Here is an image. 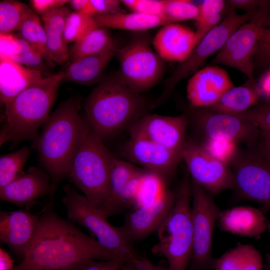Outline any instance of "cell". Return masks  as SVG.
Wrapping results in <instances>:
<instances>
[{"label":"cell","instance_id":"51","mask_svg":"<svg viewBox=\"0 0 270 270\" xmlns=\"http://www.w3.org/2000/svg\"><path fill=\"white\" fill-rule=\"evenodd\" d=\"M102 261H92L86 264L82 270H100Z\"/></svg>","mask_w":270,"mask_h":270},{"label":"cell","instance_id":"47","mask_svg":"<svg viewBox=\"0 0 270 270\" xmlns=\"http://www.w3.org/2000/svg\"><path fill=\"white\" fill-rule=\"evenodd\" d=\"M256 84L261 98L270 102V69L262 76Z\"/></svg>","mask_w":270,"mask_h":270},{"label":"cell","instance_id":"36","mask_svg":"<svg viewBox=\"0 0 270 270\" xmlns=\"http://www.w3.org/2000/svg\"><path fill=\"white\" fill-rule=\"evenodd\" d=\"M164 16L170 24L195 20L198 8L188 0H163Z\"/></svg>","mask_w":270,"mask_h":270},{"label":"cell","instance_id":"15","mask_svg":"<svg viewBox=\"0 0 270 270\" xmlns=\"http://www.w3.org/2000/svg\"><path fill=\"white\" fill-rule=\"evenodd\" d=\"M189 124L186 114L172 116L146 114L128 130L131 137L150 140L182 154Z\"/></svg>","mask_w":270,"mask_h":270},{"label":"cell","instance_id":"42","mask_svg":"<svg viewBox=\"0 0 270 270\" xmlns=\"http://www.w3.org/2000/svg\"><path fill=\"white\" fill-rule=\"evenodd\" d=\"M238 114L254 122L260 130H270V102L258 104Z\"/></svg>","mask_w":270,"mask_h":270},{"label":"cell","instance_id":"21","mask_svg":"<svg viewBox=\"0 0 270 270\" xmlns=\"http://www.w3.org/2000/svg\"><path fill=\"white\" fill-rule=\"evenodd\" d=\"M158 55L164 60H185L197 44L195 32L177 24L164 25L157 32L152 41Z\"/></svg>","mask_w":270,"mask_h":270},{"label":"cell","instance_id":"45","mask_svg":"<svg viewBox=\"0 0 270 270\" xmlns=\"http://www.w3.org/2000/svg\"><path fill=\"white\" fill-rule=\"evenodd\" d=\"M262 0H230L227 2L230 8H240L246 11V12H255Z\"/></svg>","mask_w":270,"mask_h":270},{"label":"cell","instance_id":"24","mask_svg":"<svg viewBox=\"0 0 270 270\" xmlns=\"http://www.w3.org/2000/svg\"><path fill=\"white\" fill-rule=\"evenodd\" d=\"M42 72L0 58V100L5 105L25 88L42 80Z\"/></svg>","mask_w":270,"mask_h":270},{"label":"cell","instance_id":"27","mask_svg":"<svg viewBox=\"0 0 270 270\" xmlns=\"http://www.w3.org/2000/svg\"><path fill=\"white\" fill-rule=\"evenodd\" d=\"M98 28H118L143 32L159 26L170 24L165 17L141 13L123 12L93 17Z\"/></svg>","mask_w":270,"mask_h":270},{"label":"cell","instance_id":"46","mask_svg":"<svg viewBox=\"0 0 270 270\" xmlns=\"http://www.w3.org/2000/svg\"><path fill=\"white\" fill-rule=\"evenodd\" d=\"M256 146L270 160V130H260V136Z\"/></svg>","mask_w":270,"mask_h":270},{"label":"cell","instance_id":"13","mask_svg":"<svg viewBox=\"0 0 270 270\" xmlns=\"http://www.w3.org/2000/svg\"><path fill=\"white\" fill-rule=\"evenodd\" d=\"M186 116L200 136L197 141L226 140L250 146L256 144L260 136L256 124L238 114L203 108H192Z\"/></svg>","mask_w":270,"mask_h":270},{"label":"cell","instance_id":"39","mask_svg":"<svg viewBox=\"0 0 270 270\" xmlns=\"http://www.w3.org/2000/svg\"><path fill=\"white\" fill-rule=\"evenodd\" d=\"M144 172V169H140L125 186L119 198L117 208L118 214L136 204Z\"/></svg>","mask_w":270,"mask_h":270},{"label":"cell","instance_id":"9","mask_svg":"<svg viewBox=\"0 0 270 270\" xmlns=\"http://www.w3.org/2000/svg\"><path fill=\"white\" fill-rule=\"evenodd\" d=\"M150 42L149 36L141 32L125 46L118 48L116 56L122 78L140 94L156 85L164 70V60L152 48Z\"/></svg>","mask_w":270,"mask_h":270},{"label":"cell","instance_id":"31","mask_svg":"<svg viewBox=\"0 0 270 270\" xmlns=\"http://www.w3.org/2000/svg\"><path fill=\"white\" fill-rule=\"evenodd\" d=\"M114 44L107 28H96L74 42L69 53L70 62L101 52Z\"/></svg>","mask_w":270,"mask_h":270},{"label":"cell","instance_id":"5","mask_svg":"<svg viewBox=\"0 0 270 270\" xmlns=\"http://www.w3.org/2000/svg\"><path fill=\"white\" fill-rule=\"evenodd\" d=\"M191 179L184 172L174 203L156 231L154 253L166 259L169 270H188L193 242L191 214Z\"/></svg>","mask_w":270,"mask_h":270},{"label":"cell","instance_id":"19","mask_svg":"<svg viewBox=\"0 0 270 270\" xmlns=\"http://www.w3.org/2000/svg\"><path fill=\"white\" fill-rule=\"evenodd\" d=\"M55 190L50 177L44 168L31 166L0 188V199L19 206H26L48 194L52 196Z\"/></svg>","mask_w":270,"mask_h":270},{"label":"cell","instance_id":"33","mask_svg":"<svg viewBox=\"0 0 270 270\" xmlns=\"http://www.w3.org/2000/svg\"><path fill=\"white\" fill-rule=\"evenodd\" d=\"M30 154L25 146L0 157V188L10 182L24 172L23 169Z\"/></svg>","mask_w":270,"mask_h":270},{"label":"cell","instance_id":"18","mask_svg":"<svg viewBox=\"0 0 270 270\" xmlns=\"http://www.w3.org/2000/svg\"><path fill=\"white\" fill-rule=\"evenodd\" d=\"M234 86L228 74L216 66H210L197 72L189 79L187 97L192 108L211 106Z\"/></svg>","mask_w":270,"mask_h":270},{"label":"cell","instance_id":"20","mask_svg":"<svg viewBox=\"0 0 270 270\" xmlns=\"http://www.w3.org/2000/svg\"><path fill=\"white\" fill-rule=\"evenodd\" d=\"M40 216L25 210L0 212V240L22 256L34 240Z\"/></svg>","mask_w":270,"mask_h":270},{"label":"cell","instance_id":"4","mask_svg":"<svg viewBox=\"0 0 270 270\" xmlns=\"http://www.w3.org/2000/svg\"><path fill=\"white\" fill-rule=\"evenodd\" d=\"M64 76V70H62L44 77L4 105L0 146L8 142L18 144L24 140H32L36 142L39 128L50 114Z\"/></svg>","mask_w":270,"mask_h":270},{"label":"cell","instance_id":"22","mask_svg":"<svg viewBox=\"0 0 270 270\" xmlns=\"http://www.w3.org/2000/svg\"><path fill=\"white\" fill-rule=\"evenodd\" d=\"M262 210L251 206H237L220 212V230L232 234L258 238L267 229Z\"/></svg>","mask_w":270,"mask_h":270},{"label":"cell","instance_id":"28","mask_svg":"<svg viewBox=\"0 0 270 270\" xmlns=\"http://www.w3.org/2000/svg\"><path fill=\"white\" fill-rule=\"evenodd\" d=\"M261 96L254 80L234 86L213 106L211 109L232 114H239L258 104Z\"/></svg>","mask_w":270,"mask_h":270},{"label":"cell","instance_id":"55","mask_svg":"<svg viewBox=\"0 0 270 270\" xmlns=\"http://www.w3.org/2000/svg\"><path fill=\"white\" fill-rule=\"evenodd\" d=\"M267 260L268 261V263L270 268V254H268L266 256Z\"/></svg>","mask_w":270,"mask_h":270},{"label":"cell","instance_id":"14","mask_svg":"<svg viewBox=\"0 0 270 270\" xmlns=\"http://www.w3.org/2000/svg\"><path fill=\"white\" fill-rule=\"evenodd\" d=\"M182 160L191 180L211 194L234 190L236 179L230 166L210 154L196 140L187 139L182 152Z\"/></svg>","mask_w":270,"mask_h":270},{"label":"cell","instance_id":"49","mask_svg":"<svg viewBox=\"0 0 270 270\" xmlns=\"http://www.w3.org/2000/svg\"><path fill=\"white\" fill-rule=\"evenodd\" d=\"M14 260L4 250L0 248V270H14Z\"/></svg>","mask_w":270,"mask_h":270},{"label":"cell","instance_id":"54","mask_svg":"<svg viewBox=\"0 0 270 270\" xmlns=\"http://www.w3.org/2000/svg\"><path fill=\"white\" fill-rule=\"evenodd\" d=\"M266 225H267V230L268 231L270 237V220H267Z\"/></svg>","mask_w":270,"mask_h":270},{"label":"cell","instance_id":"34","mask_svg":"<svg viewBox=\"0 0 270 270\" xmlns=\"http://www.w3.org/2000/svg\"><path fill=\"white\" fill-rule=\"evenodd\" d=\"M29 6L16 0L0 2V34H8L18 30Z\"/></svg>","mask_w":270,"mask_h":270},{"label":"cell","instance_id":"32","mask_svg":"<svg viewBox=\"0 0 270 270\" xmlns=\"http://www.w3.org/2000/svg\"><path fill=\"white\" fill-rule=\"evenodd\" d=\"M224 3L222 0H205L198 6V13L195 19L197 44L218 25Z\"/></svg>","mask_w":270,"mask_h":270},{"label":"cell","instance_id":"41","mask_svg":"<svg viewBox=\"0 0 270 270\" xmlns=\"http://www.w3.org/2000/svg\"><path fill=\"white\" fill-rule=\"evenodd\" d=\"M121 2L134 12L165 17L163 0H122Z\"/></svg>","mask_w":270,"mask_h":270},{"label":"cell","instance_id":"6","mask_svg":"<svg viewBox=\"0 0 270 270\" xmlns=\"http://www.w3.org/2000/svg\"><path fill=\"white\" fill-rule=\"evenodd\" d=\"M112 154L86 122L82 140L67 178L99 210L108 196Z\"/></svg>","mask_w":270,"mask_h":270},{"label":"cell","instance_id":"52","mask_svg":"<svg viewBox=\"0 0 270 270\" xmlns=\"http://www.w3.org/2000/svg\"><path fill=\"white\" fill-rule=\"evenodd\" d=\"M260 42H265L270 48V29H268V28L266 29L263 34Z\"/></svg>","mask_w":270,"mask_h":270},{"label":"cell","instance_id":"38","mask_svg":"<svg viewBox=\"0 0 270 270\" xmlns=\"http://www.w3.org/2000/svg\"><path fill=\"white\" fill-rule=\"evenodd\" d=\"M20 43L19 52L10 59L24 66L42 72L44 68V59L41 52L21 38Z\"/></svg>","mask_w":270,"mask_h":270},{"label":"cell","instance_id":"7","mask_svg":"<svg viewBox=\"0 0 270 270\" xmlns=\"http://www.w3.org/2000/svg\"><path fill=\"white\" fill-rule=\"evenodd\" d=\"M62 202L70 222L86 229L94 239L123 264H133L138 257L120 228L109 223L100 211L71 186H64Z\"/></svg>","mask_w":270,"mask_h":270},{"label":"cell","instance_id":"12","mask_svg":"<svg viewBox=\"0 0 270 270\" xmlns=\"http://www.w3.org/2000/svg\"><path fill=\"white\" fill-rule=\"evenodd\" d=\"M191 195L193 242L188 270H214L212 237L221 210L212 194L192 180Z\"/></svg>","mask_w":270,"mask_h":270},{"label":"cell","instance_id":"8","mask_svg":"<svg viewBox=\"0 0 270 270\" xmlns=\"http://www.w3.org/2000/svg\"><path fill=\"white\" fill-rule=\"evenodd\" d=\"M270 25V0H262L251 18L230 34L211 62L212 66L222 64L234 68L248 80H254V57Z\"/></svg>","mask_w":270,"mask_h":270},{"label":"cell","instance_id":"3","mask_svg":"<svg viewBox=\"0 0 270 270\" xmlns=\"http://www.w3.org/2000/svg\"><path fill=\"white\" fill-rule=\"evenodd\" d=\"M80 109L78 99L62 102L50 114L34 142L40 164L55 190L67 177L84 135L86 121L81 118Z\"/></svg>","mask_w":270,"mask_h":270},{"label":"cell","instance_id":"43","mask_svg":"<svg viewBox=\"0 0 270 270\" xmlns=\"http://www.w3.org/2000/svg\"><path fill=\"white\" fill-rule=\"evenodd\" d=\"M20 38L10 33L0 34V58L10 59L19 52Z\"/></svg>","mask_w":270,"mask_h":270},{"label":"cell","instance_id":"44","mask_svg":"<svg viewBox=\"0 0 270 270\" xmlns=\"http://www.w3.org/2000/svg\"><path fill=\"white\" fill-rule=\"evenodd\" d=\"M67 0H31V6L37 14L42 16L56 9L64 6Z\"/></svg>","mask_w":270,"mask_h":270},{"label":"cell","instance_id":"1","mask_svg":"<svg viewBox=\"0 0 270 270\" xmlns=\"http://www.w3.org/2000/svg\"><path fill=\"white\" fill-rule=\"evenodd\" d=\"M96 260H118L94 238L49 208L40 216L36 234L14 270H82Z\"/></svg>","mask_w":270,"mask_h":270},{"label":"cell","instance_id":"10","mask_svg":"<svg viewBox=\"0 0 270 270\" xmlns=\"http://www.w3.org/2000/svg\"><path fill=\"white\" fill-rule=\"evenodd\" d=\"M229 166L234 174L238 198L270 212V160L254 144L239 148Z\"/></svg>","mask_w":270,"mask_h":270},{"label":"cell","instance_id":"50","mask_svg":"<svg viewBox=\"0 0 270 270\" xmlns=\"http://www.w3.org/2000/svg\"><path fill=\"white\" fill-rule=\"evenodd\" d=\"M88 0H70L68 4L74 12L80 13L84 8Z\"/></svg>","mask_w":270,"mask_h":270},{"label":"cell","instance_id":"11","mask_svg":"<svg viewBox=\"0 0 270 270\" xmlns=\"http://www.w3.org/2000/svg\"><path fill=\"white\" fill-rule=\"evenodd\" d=\"M254 12L239 14L235 9L230 8L226 18L201 40L188 57L180 62L165 80L162 92L152 102L150 108H154L164 102L176 86L182 80L194 74L206 58L220 50L230 34L248 21Z\"/></svg>","mask_w":270,"mask_h":270},{"label":"cell","instance_id":"53","mask_svg":"<svg viewBox=\"0 0 270 270\" xmlns=\"http://www.w3.org/2000/svg\"><path fill=\"white\" fill-rule=\"evenodd\" d=\"M122 270H134V268L132 264H124Z\"/></svg>","mask_w":270,"mask_h":270},{"label":"cell","instance_id":"16","mask_svg":"<svg viewBox=\"0 0 270 270\" xmlns=\"http://www.w3.org/2000/svg\"><path fill=\"white\" fill-rule=\"evenodd\" d=\"M120 154L130 162L164 178L174 174L182 160L181 154L140 137L130 136Z\"/></svg>","mask_w":270,"mask_h":270},{"label":"cell","instance_id":"23","mask_svg":"<svg viewBox=\"0 0 270 270\" xmlns=\"http://www.w3.org/2000/svg\"><path fill=\"white\" fill-rule=\"evenodd\" d=\"M118 48L114 44L98 54L84 57L71 62L64 70L62 82H70L90 86L99 83Z\"/></svg>","mask_w":270,"mask_h":270},{"label":"cell","instance_id":"2","mask_svg":"<svg viewBox=\"0 0 270 270\" xmlns=\"http://www.w3.org/2000/svg\"><path fill=\"white\" fill-rule=\"evenodd\" d=\"M148 108L142 94L128 86L119 70L104 78L84 104L85 120L102 140L128 129Z\"/></svg>","mask_w":270,"mask_h":270},{"label":"cell","instance_id":"56","mask_svg":"<svg viewBox=\"0 0 270 270\" xmlns=\"http://www.w3.org/2000/svg\"><path fill=\"white\" fill-rule=\"evenodd\" d=\"M268 29H270V25L269 26V27L268 28Z\"/></svg>","mask_w":270,"mask_h":270},{"label":"cell","instance_id":"26","mask_svg":"<svg viewBox=\"0 0 270 270\" xmlns=\"http://www.w3.org/2000/svg\"><path fill=\"white\" fill-rule=\"evenodd\" d=\"M140 170L129 162L112 154L108 196L99 210L104 217L108 218L118 214L119 198L125 186Z\"/></svg>","mask_w":270,"mask_h":270},{"label":"cell","instance_id":"35","mask_svg":"<svg viewBox=\"0 0 270 270\" xmlns=\"http://www.w3.org/2000/svg\"><path fill=\"white\" fill-rule=\"evenodd\" d=\"M98 28L93 17L76 12L68 15L64 30V40L66 44L75 42L94 30Z\"/></svg>","mask_w":270,"mask_h":270},{"label":"cell","instance_id":"37","mask_svg":"<svg viewBox=\"0 0 270 270\" xmlns=\"http://www.w3.org/2000/svg\"><path fill=\"white\" fill-rule=\"evenodd\" d=\"M197 142L212 156L228 165L240 148L238 144L226 140H206Z\"/></svg>","mask_w":270,"mask_h":270},{"label":"cell","instance_id":"48","mask_svg":"<svg viewBox=\"0 0 270 270\" xmlns=\"http://www.w3.org/2000/svg\"><path fill=\"white\" fill-rule=\"evenodd\" d=\"M132 264L134 270H169L168 268L154 264L146 257H138Z\"/></svg>","mask_w":270,"mask_h":270},{"label":"cell","instance_id":"40","mask_svg":"<svg viewBox=\"0 0 270 270\" xmlns=\"http://www.w3.org/2000/svg\"><path fill=\"white\" fill-rule=\"evenodd\" d=\"M121 3V0H88V4L80 14L94 17L122 12L120 8Z\"/></svg>","mask_w":270,"mask_h":270},{"label":"cell","instance_id":"17","mask_svg":"<svg viewBox=\"0 0 270 270\" xmlns=\"http://www.w3.org/2000/svg\"><path fill=\"white\" fill-rule=\"evenodd\" d=\"M176 196V193L166 190L160 196L136 206L127 215L120 229L132 242L156 230L172 209Z\"/></svg>","mask_w":270,"mask_h":270},{"label":"cell","instance_id":"25","mask_svg":"<svg viewBox=\"0 0 270 270\" xmlns=\"http://www.w3.org/2000/svg\"><path fill=\"white\" fill-rule=\"evenodd\" d=\"M72 11L66 6L52 11L42 16L49 52L55 63L64 64L69 58L64 30L67 18Z\"/></svg>","mask_w":270,"mask_h":270},{"label":"cell","instance_id":"30","mask_svg":"<svg viewBox=\"0 0 270 270\" xmlns=\"http://www.w3.org/2000/svg\"><path fill=\"white\" fill-rule=\"evenodd\" d=\"M20 38L36 48L42 54L45 61L51 66L56 64L49 52L44 26L38 15L30 8L18 30Z\"/></svg>","mask_w":270,"mask_h":270},{"label":"cell","instance_id":"29","mask_svg":"<svg viewBox=\"0 0 270 270\" xmlns=\"http://www.w3.org/2000/svg\"><path fill=\"white\" fill-rule=\"evenodd\" d=\"M214 270H263L262 256L252 245L240 244L216 258Z\"/></svg>","mask_w":270,"mask_h":270}]
</instances>
